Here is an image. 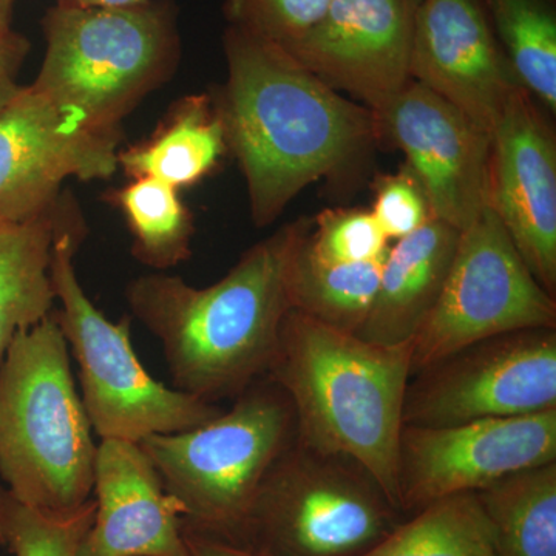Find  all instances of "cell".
Wrapping results in <instances>:
<instances>
[{"instance_id":"obj_1","label":"cell","mask_w":556,"mask_h":556,"mask_svg":"<svg viewBox=\"0 0 556 556\" xmlns=\"http://www.w3.org/2000/svg\"><path fill=\"white\" fill-rule=\"evenodd\" d=\"M223 47L228 78L212 101L247 179L252 222L266 228L303 189L361 159L378 123L276 43L228 25Z\"/></svg>"},{"instance_id":"obj_2","label":"cell","mask_w":556,"mask_h":556,"mask_svg":"<svg viewBox=\"0 0 556 556\" xmlns=\"http://www.w3.org/2000/svg\"><path fill=\"white\" fill-rule=\"evenodd\" d=\"M311 223L300 218L281 226L207 288L167 273L127 283L131 316L160 340L174 388L215 404L266 378L291 309L289 260Z\"/></svg>"},{"instance_id":"obj_3","label":"cell","mask_w":556,"mask_h":556,"mask_svg":"<svg viewBox=\"0 0 556 556\" xmlns=\"http://www.w3.org/2000/svg\"><path fill=\"white\" fill-rule=\"evenodd\" d=\"M266 378L294 408L299 444L356 460L397 506V445L412 343L368 342L289 309Z\"/></svg>"},{"instance_id":"obj_4","label":"cell","mask_w":556,"mask_h":556,"mask_svg":"<svg viewBox=\"0 0 556 556\" xmlns=\"http://www.w3.org/2000/svg\"><path fill=\"white\" fill-rule=\"evenodd\" d=\"M53 313L17 332L0 364V478L22 503L73 511L93 495L98 445Z\"/></svg>"},{"instance_id":"obj_5","label":"cell","mask_w":556,"mask_h":556,"mask_svg":"<svg viewBox=\"0 0 556 556\" xmlns=\"http://www.w3.org/2000/svg\"><path fill=\"white\" fill-rule=\"evenodd\" d=\"M40 27L46 56L31 86L104 134H123L124 118L177 73L181 39L172 0L121 9L54 3Z\"/></svg>"},{"instance_id":"obj_6","label":"cell","mask_w":556,"mask_h":556,"mask_svg":"<svg viewBox=\"0 0 556 556\" xmlns=\"http://www.w3.org/2000/svg\"><path fill=\"white\" fill-rule=\"evenodd\" d=\"M87 236L70 201L51 252L50 278L60 308L53 316L79 368L80 399L101 439L141 442L153 434L192 430L222 415L217 404L153 379L131 345V318L109 320L80 285L75 255Z\"/></svg>"},{"instance_id":"obj_7","label":"cell","mask_w":556,"mask_h":556,"mask_svg":"<svg viewBox=\"0 0 556 556\" xmlns=\"http://www.w3.org/2000/svg\"><path fill=\"white\" fill-rule=\"evenodd\" d=\"M294 441V408L263 378L203 426L153 434L139 445L185 507L186 526L239 543L260 486Z\"/></svg>"},{"instance_id":"obj_8","label":"cell","mask_w":556,"mask_h":556,"mask_svg":"<svg viewBox=\"0 0 556 556\" xmlns=\"http://www.w3.org/2000/svg\"><path fill=\"white\" fill-rule=\"evenodd\" d=\"M405 518L356 460L294 441L260 486L237 544L265 556H362Z\"/></svg>"},{"instance_id":"obj_9","label":"cell","mask_w":556,"mask_h":556,"mask_svg":"<svg viewBox=\"0 0 556 556\" xmlns=\"http://www.w3.org/2000/svg\"><path fill=\"white\" fill-rule=\"evenodd\" d=\"M530 328H556V300L485 206L460 232L437 305L412 340V376L479 340Z\"/></svg>"},{"instance_id":"obj_10","label":"cell","mask_w":556,"mask_h":556,"mask_svg":"<svg viewBox=\"0 0 556 556\" xmlns=\"http://www.w3.org/2000/svg\"><path fill=\"white\" fill-rule=\"evenodd\" d=\"M556 408V328L479 340L415 372L404 426L445 427Z\"/></svg>"},{"instance_id":"obj_11","label":"cell","mask_w":556,"mask_h":556,"mask_svg":"<svg viewBox=\"0 0 556 556\" xmlns=\"http://www.w3.org/2000/svg\"><path fill=\"white\" fill-rule=\"evenodd\" d=\"M555 460L556 408L456 426H404L397 445V506L412 517L444 497L477 493Z\"/></svg>"},{"instance_id":"obj_12","label":"cell","mask_w":556,"mask_h":556,"mask_svg":"<svg viewBox=\"0 0 556 556\" xmlns=\"http://www.w3.org/2000/svg\"><path fill=\"white\" fill-rule=\"evenodd\" d=\"M119 142L31 84L21 86L0 113V218L49 214L70 178L113 177Z\"/></svg>"},{"instance_id":"obj_13","label":"cell","mask_w":556,"mask_h":556,"mask_svg":"<svg viewBox=\"0 0 556 556\" xmlns=\"http://www.w3.org/2000/svg\"><path fill=\"white\" fill-rule=\"evenodd\" d=\"M375 116L379 137L404 152L433 218L467 229L486 206L492 134L416 80Z\"/></svg>"},{"instance_id":"obj_14","label":"cell","mask_w":556,"mask_h":556,"mask_svg":"<svg viewBox=\"0 0 556 556\" xmlns=\"http://www.w3.org/2000/svg\"><path fill=\"white\" fill-rule=\"evenodd\" d=\"M420 0H331L321 20L287 50L331 89L372 113L404 89Z\"/></svg>"},{"instance_id":"obj_15","label":"cell","mask_w":556,"mask_h":556,"mask_svg":"<svg viewBox=\"0 0 556 556\" xmlns=\"http://www.w3.org/2000/svg\"><path fill=\"white\" fill-rule=\"evenodd\" d=\"M486 206L538 283L555 298V135L525 89L511 94L492 131Z\"/></svg>"},{"instance_id":"obj_16","label":"cell","mask_w":556,"mask_h":556,"mask_svg":"<svg viewBox=\"0 0 556 556\" xmlns=\"http://www.w3.org/2000/svg\"><path fill=\"white\" fill-rule=\"evenodd\" d=\"M409 78L489 134L511 94L522 89L481 0H420Z\"/></svg>"},{"instance_id":"obj_17","label":"cell","mask_w":556,"mask_h":556,"mask_svg":"<svg viewBox=\"0 0 556 556\" xmlns=\"http://www.w3.org/2000/svg\"><path fill=\"white\" fill-rule=\"evenodd\" d=\"M93 522L78 556H188L185 507L138 442L101 439Z\"/></svg>"},{"instance_id":"obj_18","label":"cell","mask_w":556,"mask_h":556,"mask_svg":"<svg viewBox=\"0 0 556 556\" xmlns=\"http://www.w3.org/2000/svg\"><path fill=\"white\" fill-rule=\"evenodd\" d=\"M459 236L447 223L431 218L388 249L378 294L358 338L380 345L412 343L437 305Z\"/></svg>"},{"instance_id":"obj_19","label":"cell","mask_w":556,"mask_h":556,"mask_svg":"<svg viewBox=\"0 0 556 556\" xmlns=\"http://www.w3.org/2000/svg\"><path fill=\"white\" fill-rule=\"evenodd\" d=\"M70 197L64 190L56 207L39 217L0 218V364L17 332L56 309L51 252Z\"/></svg>"},{"instance_id":"obj_20","label":"cell","mask_w":556,"mask_h":556,"mask_svg":"<svg viewBox=\"0 0 556 556\" xmlns=\"http://www.w3.org/2000/svg\"><path fill=\"white\" fill-rule=\"evenodd\" d=\"M226 150L211 94H189L172 105L148 139L119 150L118 166L129 178H155L181 190L206 178Z\"/></svg>"},{"instance_id":"obj_21","label":"cell","mask_w":556,"mask_h":556,"mask_svg":"<svg viewBox=\"0 0 556 556\" xmlns=\"http://www.w3.org/2000/svg\"><path fill=\"white\" fill-rule=\"evenodd\" d=\"M496 556H556V460L475 493Z\"/></svg>"},{"instance_id":"obj_22","label":"cell","mask_w":556,"mask_h":556,"mask_svg":"<svg viewBox=\"0 0 556 556\" xmlns=\"http://www.w3.org/2000/svg\"><path fill=\"white\" fill-rule=\"evenodd\" d=\"M308 230L303 233L289 260V305L318 324L357 334L378 294L386 257L346 265L320 262L306 248Z\"/></svg>"},{"instance_id":"obj_23","label":"cell","mask_w":556,"mask_h":556,"mask_svg":"<svg viewBox=\"0 0 556 556\" xmlns=\"http://www.w3.org/2000/svg\"><path fill=\"white\" fill-rule=\"evenodd\" d=\"M105 199L123 214L131 255L141 265L166 273L192 257L195 226L178 189L155 178L137 177L110 190Z\"/></svg>"},{"instance_id":"obj_24","label":"cell","mask_w":556,"mask_h":556,"mask_svg":"<svg viewBox=\"0 0 556 556\" xmlns=\"http://www.w3.org/2000/svg\"><path fill=\"white\" fill-rule=\"evenodd\" d=\"M522 89L556 110V13L551 0H481Z\"/></svg>"},{"instance_id":"obj_25","label":"cell","mask_w":556,"mask_h":556,"mask_svg":"<svg viewBox=\"0 0 556 556\" xmlns=\"http://www.w3.org/2000/svg\"><path fill=\"white\" fill-rule=\"evenodd\" d=\"M362 556H496L475 493L444 497L407 517Z\"/></svg>"},{"instance_id":"obj_26","label":"cell","mask_w":556,"mask_h":556,"mask_svg":"<svg viewBox=\"0 0 556 556\" xmlns=\"http://www.w3.org/2000/svg\"><path fill=\"white\" fill-rule=\"evenodd\" d=\"M94 510L93 497L76 510L56 514L0 489V548L11 556H78Z\"/></svg>"},{"instance_id":"obj_27","label":"cell","mask_w":556,"mask_h":556,"mask_svg":"<svg viewBox=\"0 0 556 556\" xmlns=\"http://www.w3.org/2000/svg\"><path fill=\"white\" fill-rule=\"evenodd\" d=\"M317 260L334 265L375 262L386 257L388 237L371 211L327 208L314 218L305 239Z\"/></svg>"},{"instance_id":"obj_28","label":"cell","mask_w":556,"mask_h":556,"mask_svg":"<svg viewBox=\"0 0 556 556\" xmlns=\"http://www.w3.org/2000/svg\"><path fill=\"white\" fill-rule=\"evenodd\" d=\"M331 0H226L229 27L288 49L324 16Z\"/></svg>"},{"instance_id":"obj_29","label":"cell","mask_w":556,"mask_h":556,"mask_svg":"<svg viewBox=\"0 0 556 556\" xmlns=\"http://www.w3.org/2000/svg\"><path fill=\"white\" fill-rule=\"evenodd\" d=\"M371 212L388 240L405 239L433 218L426 190L407 164L397 174L379 177Z\"/></svg>"},{"instance_id":"obj_30","label":"cell","mask_w":556,"mask_h":556,"mask_svg":"<svg viewBox=\"0 0 556 556\" xmlns=\"http://www.w3.org/2000/svg\"><path fill=\"white\" fill-rule=\"evenodd\" d=\"M185 541L188 556H265L254 548L222 538L207 535L185 525Z\"/></svg>"},{"instance_id":"obj_31","label":"cell","mask_w":556,"mask_h":556,"mask_svg":"<svg viewBox=\"0 0 556 556\" xmlns=\"http://www.w3.org/2000/svg\"><path fill=\"white\" fill-rule=\"evenodd\" d=\"M30 50V40L21 33H0V83L16 80Z\"/></svg>"},{"instance_id":"obj_32","label":"cell","mask_w":556,"mask_h":556,"mask_svg":"<svg viewBox=\"0 0 556 556\" xmlns=\"http://www.w3.org/2000/svg\"><path fill=\"white\" fill-rule=\"evenodd\" d=\"M146 0H56L60 5L84 7V9H121L138 5Z\"/></svg>"},{"instance_id":"obj_33","label":"cell","mask_w":556,"mask_h":556,"mask_svg":"<svg viewBox=\"0 0 556 556\" xmlns=\"http://www.w3.org/2000/svg\"><path fill=\"white\" fill-rule=\"evenodd\" d=\"M14 3L16 0H0V33L13 30L11 21H13Z\"/></svg>"},{"instance_id":"obj_34","label":"cell","mask_w":556,"mask_h":556,"mask_svg":"<svg viewBox=\"0 0 556 556\" xmlns=\"http://www.w3.org/2000/svg\"><path fill=\"white\" fill-rule=\"evenodd\" d=\"M20 84L16 80H5V83H0V113L3 112V109L7 108V104L11 101V98L16 94V91L20 90Z\"/></svg>"}]
</instances>
